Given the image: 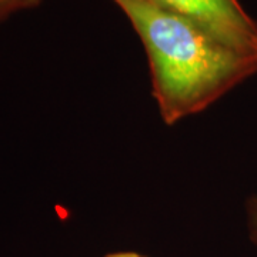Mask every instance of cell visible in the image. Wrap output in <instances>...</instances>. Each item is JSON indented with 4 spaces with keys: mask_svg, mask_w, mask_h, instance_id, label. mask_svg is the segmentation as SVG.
Instances as JSON below:
<instances>
[{
    "mask_svg": "<svg viewBox=\"0 0 257 257\" xmlns=\"http://www.w3.org/2000/svg\"><path fill=\"white\" fill-rule=\"evenodd\" d=\"M111 2L126 15L143 43L152 94L167 126L206 110L257 73L256 56L226 46L149 0Z\"/></svg>",
    "mask_w": 257,
    "mask_h": 257,
    "instance_id": "obj_1",
    "label": "cell"
},
{
    "mask_svg": "<svg viewBox=\"0 0 257 257\" xmlns=\"http://www.w3.org/2000/svg\"><path fill=\"white\" fill-rule=\"evenodd\" d=\"M202 28L211 36L244 55L257 57V20L239 0H149Z\"/></svg>",
    "mask_w": 257,
    "mask_h": 257,
    "instance_id": "obj_2",
    "label": "cell"
},
{
    "mask_svg": "<svg viewBox=\"0 0 257 257\" xmlns=\"http://www.w3.org/2000/svg\"><path fill=\"white\" fill-rule=\"evenodd\" d=\"M42 0H0V22L19 10L35 8Z\"/></svg>",
    "mask_w": 257,
    "mask_h": 257,
    "instance_id": "obj_3",
    "label": "cell"
},
{
    "mask_svg": "<svg viewBox=\"0 0 257 257\" xmlns=\"http://www.w3.org/2000/svg\"><path fill=\"white\" fill-rule=\"evenodd\" d=\"M247 217L250 239L257 246V196L250 197L247 202Z\"/></svg>",
    "mask_w": 257,
    "mask_h": 257,
    "instance_id": "obj_4",
    "label": "cell"
},
{
    "mask_svg": "<svg viewBox=\"0 0 257 257\" xmlns=\"http://www.w3.org/2000/svg\"><path fill=\"white\" fill-rule=\"evenodd\" d=\"M104 257H145L139 253H133V251H120V253H111Z\"/></svg>",
    "mask_w": 257,
    "mask_h": 257,
    "instance_id": "obj_5",
    "label": "cell"
}]
</instances>
